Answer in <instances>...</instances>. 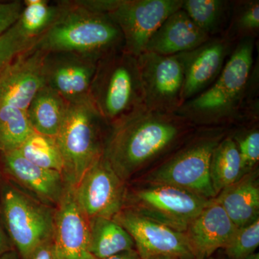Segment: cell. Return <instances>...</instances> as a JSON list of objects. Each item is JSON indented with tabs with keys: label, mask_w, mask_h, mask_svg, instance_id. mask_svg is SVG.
Instances as JSON below:
<instances>
[{
	"label": "cell",
	"mask_w": 259,
	"mask_h": 259,
	"mask_svg": "<svg viewBox=\"0 0 259 259\" xmlns=\"http://www.w3.org/2000/svg\"><path fill=\"white\" fill-rule=\"evenodd\" d=\"M233 0H183L182 9L209 37L223 36L229 23Z\"/></svg>",
	"instance_id": "obj_23"
},
{
	"label": "cell",
	"mask_w": 259,
	"mask_h": 259,
	"mask_svg": "<svg viewBox=\"0 0 259 259\" xmlns=\"http://www.w3.org/2000/svg\"><path fill=\"white\" fill-rule=\"evenodd\" d=\"M45 54L34 45L15 58L0 75V104L26 112L32 99L46 86L42 71Z\"/></svg>",
	"instance_id": "obj_14"
},
{
	"label": "cell",
	"mask_w": 259,
	"mask_h": 259,
	"mask_svg": "<svg viewBox=\"0 0 259 259\" xmlns=\"http://www.w3.org/2000/svg\"><path fill=\"white\" fill-rule=\"evenodd\" d=\"M144 105L154 111L176 113L183 105L185 55L145 52L138 56Z\"/></svg>",
	"instance_id": "obj_9"
},
{
	"label": "cell",
	"mask_w": 259,
	"mask_h": 259,
	"mask_svg": "<svg viewBox=\"0 0 259 259\" xmlns=\"http://www.w3.org/2000/svg\"><path fill=\"white\" fill-rule=\"evenodd\" d=\"M207 259H223L222 258H218V257L211 256L210 258Z\"/></svg>",
	"instance_id": "obj_39"
},
{
	"label": "cell",
	"mask_w": 259,
	"mask_h": 259,
	"mask_svg": "<svg viewBox=\"0 0 259 259\" xmlns=\"http://www.w3.org/2000/svg\"><path fill=\"white\" fill-rule=\"evenodd\" d=\"M1 161L5 175L27 193L52 207L60 202L68 187L61 172L34 164L18 150L1 153Z\"/></svg>",
	"instance_id": "obj_15"
},
{
	"label": "cell",
	"mask_w": 259,
	"mask_h": 259,
	"mask_svg": "<svg viewBox=\"0 0 259 259\" xmlns=\"http://www.w3.org/2000/svg\"><path fill=\"white\" fill-rule=\"evenodd\" d=\"M98 61L78 54L46 52L42 63L46 86L69 104L90 102Z\"/></svg>",
	"instance_id": "obj_12"
},
{
	"label": "cell",
	"mask_w": 259,
	"mask_h": 259,
	"mask_svg": "<svg viewBox=\"0 0 259 259\" xmlns=\"http://www.w3.org/2000/svg\"><path fill=\"white\" fill-rule=\"evenodd\" d=\"M18 150L24 158L34 164L63 175L64 160L55 137L33 131Z\"/></svg>",
	"instance_id": "obj_28"
},
{
	"label": "cell",
	"mask_w": 259,
	"mask_h": 259,
	"mask_svg": "<svg viewBox=\"0 0 259 259\" xmlns=\"http://www.w3.org/2000/svg\"><path fill=\"white\" fill-rule=\"evenodd\" d=\"M125 183L102 156L74 188L75 198L89 219H113L125 207Z\"/></svg>",
	"instance_id": "obj_11"
},
{
	"label": "cell",
	"mask_w": 259,
	"mask_h": 259,
	"mask_svg": "<svg viewBox=\"0 0 259 259\" xmlns=\"http://www.w3.org/2000/svg\"><path fill=\"white\" fill-rule=\"evenodd\" d=\"M113 219L132 237L141 259L157 254L194 259L185 233L145 217L129 207H124Z\"/></svg>",
	"instance_id": "obj_13"
},
{
	"label": "cell",
	"mask_w": 259,
	"mask_h": 259,
	"mask_svg": "<svg viewBox=\"0 0 259 259\" xmlns=\"http://www.w3.org/2000/svg\"><path fill=\"white\" fill-rule=\"evenodd\" d=\"M89 233V218L76 202L74 188L68 185L54 214L53 241L59 258L87 259Z\"/></svg>",
	"instance_id": "obj_17"
},
{
	"label": "cell",
	"mask_w": 259,
	"mask_h": 259,
	"mask_svg": "<svg viewBox=\"0 0 259 259\" xmlns=\"http://www.w3.org/2000/svg\"><path fill=\"white\" fill-rule=\"evenodd\" d=\"M69 103L61 95L44 86L32 99L26 115L32 130L38 134L56 137L64 122Z\"/></svg>",
	"instance_id": "obj_21"
},
{
	"label": "cell",
	"mask_w": 259,
	"mask_h": 259,
	"mask_svg": "<svg viewBox=\"0 0 259 259\" xmlns=\"http://www.w3.org/2000/svg\"><path fill=\"white\" fill-rule=\"evenodd\" d=\"M13 249L14 248L5 230L3 218H2L1 211H0V255Z\"/></svg>",
	"instance_id": "obj_34"
},
{
	"label": "cell",
	"mask_w": 259,
	"mask_h": 259,
	"mask_svg": "<svg viewBox=\"0 0 259 259\" xmlns=\"http://www.w3.org/2000/svg\"><path fill=\"white\" fill-rule=\"evenodd\" d=\"M59 18L37 40L35 47L46 52L78 54L99 61L123 49L120 28L107 15L80 8L71 1H59Z\"/></svg>",
	"instance_id": "obj_3"
},
{
	"label": "cell",
	"mask_w": 259,
	"mask_h": 259,
	"mask_svg": "<svg viewBox=\"0 0 259 259\" xmlns=\"http://www.w3.org/2000/svg\"><path fill=\"white\" fill-rule=\"evenodd\" d=\"M33 131L26 112L0 104V153L19 149Z\"/></svg>",
	"instance_id": "obj_27"
},
{
	"label": "cell",
	"mask_w": 259,
	"mask_h": 259,
	"mask_svg": "<svg viewBox=\"0 0 259 259\" xmlns=\"http://www.w3.org/2000/svg\"><path fill=\"white\" fill-rule=\"evenodd\" d=\"M55 209L13 184L1 185L2 218L20 259H28L39 245L52 239Z\"/></svg>",
	"instance_id": "obj_7"
},
{
	"label": "cell",
	"mask_w": 259,
	"mask_h": 259,
	"mask_svg": "<svg viewBox=\"0 0 259 259\" xmlns=\"http://www.w3.org/2000/svg\"><path fill=\"white\" fill-rule=\"evenodd\" d=\"M209 200L175 186L143 182L139 187L127 189L125 207L185 233Z\"/></svg>",
	"instance_id": "obj_8"
},
{
	"label": "cell",
	"mask_w": 259,
	"mask_h": 259,
	"mask_svg": "<svg viewBox=\"0 0 259 259\" xmlns=\"http://www.w3.org/2000/svg\"><path fill=\"white\" fill-rule=\"evenodd\" d=\"M141 259H182L178 256L175 255H166V254H157L149 255V256L146 257V258Z\"/></svg>",
	"instance_id": "obj_37"
},
{
	"label": "cell",
	"mask_w": 259,
	"mask_h": 259,
	"mask_svg": "<svg viewBox=\"0 0 259 259\" xmlns=\"http://www.w3.org/2000/svg\"><path fill=\"white\" fill-rule=\"evenodd\" d=\"M37 40L25 36L20 30L18 22L0 35V75L15 58L31 49Z\"/></svg>",
	"instance_id": "obj_30"
},
{
	"label": "cell",
	"mask_w": 259,
	"mask_h": 259,
	"mask_svg": "<svg viewBox=\"0 0 259 259\" xmlns=\"http://www.w3.org/2000/svg\"><path fill=\"white\" fill-rule=\"evenodd\" d=\"M258 39L238 42L211 86L187 100L177 115L196 127H228L259 120Z\"/></svg>",
	"instance_id": "obj_2"
},
{
	"label": "cell",
	"mask_w": 259,
	"mask_h": 259,
	"mask_svg": "<svg viewBox=\"0 0 259 259\" xmlns=\"http://www.w3.org/2000/svg\"><path fill=\"white\" fill-rule=\"evenodd\" d=\"M259 245V219L238 228L231 242L224 248L227 259H245L255 253Z\"/></svg>",
	"instance_id": "obj_31"
},
{
	"label": "cell",
	"mask_w": 259,
	"mask_h": 259,
	"mask_svg": "<svg viewBox=\"0 0 259 259\" xmlns=\"http://www.w3.org/2000/svg\"><path fill=\"white\" fill-rule=\"evenodd\" d=\"M23 8V2H0V35L18 21Z\"/></svg>",
	"instance_id": "obj_32"
},
{
	"label": "cell",
	"mask_w": 259,
	"mask_h": 259,
	"mask_svg": "<svg viewBox=\"0 0 259 259\" xmlns=\"http://www.w3.org/2000/svg\"><path fill=\"white\" fill-rule=\"evenodd\" d=\"M61 10L59 2L52 5L47 0H25L19 27L28 38L39 39L55 23Z\"/></svg>",
	"instance_id": "obj_25"
},
{
	"label": "cell",
	"mask_w": 259,
	"mask_h": 259,
	"mask_svg": "<svg viewBox=\"0 0 259 259\" xmlns=\"http://www.w3.org/2000/svg\"><path fill=\"white\" fill-rule=\"evenodd\" d=\"M90 100L107 125L143 105L144 90L137 57L121 49L100 59Z\"/></svg>",
	"instance_id": "obj_5"
},
{
	"label": "cell",
	"mask_w": 259,
	"mask_h": 259,
	"mask_svg": "<svg viewBox=\"0 0 259 259\" xmlns=\"http://www.w3.org/2000/svg\"><path fill=\"white\" fill-rule=\"evenodd\" d=\"M28 259H60L53 238L39 245Z\"/></svg>",
	"instance_id": "obj_33"
},
{
	"label": "cell",
	"mask_w": 259,
	"mask_h": 259,
	"mask_svg": "<svg viewBox=\"0 0 259 259\" xmlns=\"http://www.w3.org/2000/svg\"><path fill=\"white\" fill-rule=\"evenodd\" d=\"M258 0H233L231 17L223 37L236 45L245 39H258Z\"/></svg>",
	"instance_id": "obj_26"
},
{
	"label": "cell",
	"mask_w": 259,
	"mask_h": 259,
	"mask_svg": "<svg viewBox=\"0 0 259 259\" xmlns=\"http://www.w3.org/2000/svg\"><path fill=\"white\" fill-rule=\"evenodd\" d=\"M89 231L88 251L96 258H107L136 249L131 235L112 218H90Z\"/></svg>",
	"instance_id": "obj_22"
},
{
	"label": "cell",
	"mask_w": 259,
	"mask_h": 259,
	"mask_svg": "<svg viewBox=\"0 0 259 259\" xmlns=\"http://www.w3.org/2000/svg\"><path fill=\"white\" fill-rule=\"evenodd\" d=\"M235 46L226 37H213L193 51L184 53V103L214 82L222 72Z\"/></svg>",
	"instance_id": "obj_16"
},
{
	"label": "cell",
	"mask_w": 259,
	"mask_h": 259,
	"mask_svg": "<svg viewBox=\"0 0 259 259\" xmlns=\"http://www.w3.org/2000/svg\"><path fill=\"white\" fill-rule=\"evenodd\" d=\"M230 128L198 127L145 175L144 183L175 186L206 199L215 198L209 175L211 156Z\"/></svg>",
	"instance_id": "obj_4"
},
{
	"label": "cell",
	"mask_w": 259,
	"mask_h": 259,
	"mask_svg": "<svg viewBox=\"0 0 259 259\" xmlns=\"http://www.w3.org/2000/svg\"><path fill=\"white\" fill-rule=\"evenodd\" d=\"M209 175L216 196L243 177L239 151L229 131L213 151Z\"/></svg>",
	"instance_id": "obj_24"
},
{
	"label": "cell",
	"mask_w": 259,
	"mask_h": 259,
	"mask_svg": "<svg viewBox=\"0 0 259 259\" xmlns=\"http://www.w3.org/2000/svg\"><path fill=\"white\" fill-rule=\"evenodd\" d=\"M182 4L183 0H113L107 15L122 32L123 50L138 57L162 23Z\"/></svg>",
	"instance_id": "obj_10"
},
{
	"label": "cell",
	"mask_w": 259,
	"mask_h": 259,
	"mask_svg": "<svg viewBox=\"0 0 259 259\" xmlns=\"http://www.w3.org/2000/svg\"><path fill=\"white\" fill-rule=\"evenodd\" d=\"M87 259H141V257H140L137 250L134 249L122 252V253H118V254L105 258H96V257L90 254Z\"/></svg>",
	"instance_id": "obj_35"
},
{
	"label": "cell",
	"mask_w": 259,
	"mask_h": 259,
	"mask_svg": "<svg viewBox=\"0 0 259 259\" xmlns=\"http://www.w3.org/2000/svg\"><path fill=\"white\" fill-rule=\"evenodd\" d=\"M0 259H20V258L16 250L13 249L0 255Z\"/></svg>",
	"instance_id": "obj_36"
},
{
	"label": "cell",
	"mask_w": 259,
	"mask_h": 259,
	"mask_svg": "<svg viewBox=\"0 0 259 259\" xmlns=\"http://www.w3.org/2000/svg\"><path fill=\"white\" fill-rule=\"evenodd\" d=\"M209 38L181 8L162 23L145 51L163 56L177 55L193 51Z\"/></svg>",
	"instance_id": "obj_19"
},
{
	"label": "cell",
	"mask_w": 259,
	"mask_h": 259,
	"mask_svg": "<svg viewBox=\"0 0 259 259\" xmlns=\"http://www.w3.org/2000/svg\"><path fill=\"white\" fill-rule=\"evenodd\" d=\"M197 128L176 113L154 111L143 104L107 125L102 157L127 182L161 161Z\"/></svg>",
	"instance_id": "obj_1"
},
{
	"label": "cell",
	"mask_w": 259,
	"mask_h": 259,
	"mask_svg": "<svg viewBox=\"0 0 259 259\" xmlns=\"http://www.w3.org/2000/svg\"><path fill=\"white\" fill-rule=\"evenodd\" d=\"M107 124L91 102L69 104L59 134L56 136L63 160V175L75 188L83 175L103 154Z\"/></svg>",
	"instance_id": "obj_6"
},
{
	"label": "cell",
	"mask_w": 259,
	"mask_h": 259,
	"mask_svg": "<svg viewBox=\"0 0 259 259\" xmlns=\"http://www.w3.org/2000/svg\"><path fill=\"white\" fill-rule=\"evenodd\" d=\"M238 228L221 204L210 199L185 231L194 259H207L225 248Z\"/></svg>",
	"instance_id": "obj_18"
},
{
	"label": "cell",
	"mask_w": 259,
	"mask_h": 259,
	"mask_svg": "<svg viewBox=\"0 0 259 259\" xmlns=\"http://www.w3.org/2000/svg\"><path fill=\"white\" fill-rule=\"evenodd\" d=\"M245 259H259V253H253V254L250 255L249 256L247 257Z\"/></svg>",
	"instance_id": "obj_38"
},
{
	"label": "cell",
	"mask_w": 259,
	"mask_h": 259,
	"mask_svg": "<svg viewBox=\"0 0 259 259\" xmlns=\"http://www.w3.org/2000/svg\"><path fill=\"white\" fill-rule=\"evenodd\" d=\"M214 200L222 206L238 228L259 219V183L257 168L224 189Z\"/></svg>",
	"instance_id": "obj_20"
},
{
	"label": "cell",
	"mask_w": 259,
	"mask_h": 259,
	"mask_svg": "<svg viewBox=\"0 0 259 259\" xmlns=\"http://www.w3.org/2000/svg\"><path fill=\"white\" fill-rule=\"evenodd\" d=\"M230 136L236 142L241 161L242 175L255 169L259 161L258 120L234 126Z\"/></svg>",
	"instance_id": "obj_29"
}]
</instances>
